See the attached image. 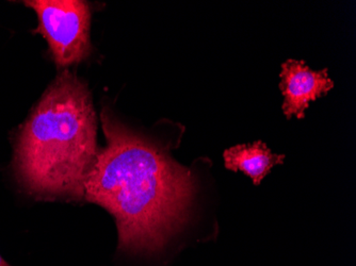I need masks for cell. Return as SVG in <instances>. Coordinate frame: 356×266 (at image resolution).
I'll list each match as a JSON object with an SVG mask.
<instances>
[{
	"mask_svg": "<svg viewBox=\"0 0 356 266\" xmlns=\"http://www.w3.org/2000/svg\"><path fill=\"white\" fill-rule=\"evenodd\" d=\"M107 145L86 178L83 198L115 217L119 251L154 253L189 219L197 179L167 149L102 113Z\"/></svg>",
	"mask_w": 356,
	"mask_h": 266,
	"instance_id": "1",
	"label": "cell"
},
{
	"mask_svg": "<svg viewBox=\"0 0 356 266\" xmlns=\"http://www.w3.org/2000/svg\"><path fill=\"white\" fill-rule=\"evenodd\" d=\"M97 119L87 85L65 71L44 93L22 128L14 169L28 193L83 198L95 163Z\"/></svg>",
	"mask_w": 356,
	"mask_h": 266,
	"instance_id": "2",
	"label": "cell"
},
{
	"mask_svg": "<svg viewBox=\"0 0 356 266\" xmlns=\"http://www.w3.org/2000/svg\"><path fill=\"white\" fill-rule=\"evenodd\" d=\"M37 12L40 32L51 48L59 67L80 63L91 51V11L80 0H35L25 1Z\"/></svg>",
	"mask_w": 356,
	"mask_h": 266,
	"instance_id": "3",
	"label": "cell"
},
{
	"mask_svg": "<svg viewBox=\"0 0 356 266\" xmlns=\"http://www.w3.org/2000/svg\"><path fill=\"white\" fill-rule=\"evenodd\" d=\"M280 89L284 95L283 112L288 119L293 115L304 119L311 101L334 88L327 69L314 71L304 61L287 60L282 64Z\"/></svg>",
	"mask_w": 356,
	"mask_h": 266,
	"instance_id": "4",
	"label": "cell"
},
{
	"mask_svg": "<svg viewBox=\"0 0 356 266\" xmlns=\"http://www.w3.org/2000/svg\"><path fill=\"white\" fill-rule=\"evenodd\" d=\"M225 167L229 171L242 172L249 176L255 185H259L274 166L283 164L284 155H275L264 142L241 144L226 149L223 153Z\"/></svg>",
	"mask_w": 356,
	"mask_h": 266,
	"instance_id": "5",
	"label": "cell"
},
{
	"mask_svg": "<svg viewBox=\"0 0 356 266\" xmlns=\"http://www.w3.org/2000/svg\"><path fill=\"white\" fill-rule=\"evenodd\" d=\"M0 266H12V265H10V264L8 263V262L6 261V260L3 259V258L1 257V256H0Z\"/></svg>",
	"mask_w": 356,
	"mask_h": 266,
	"instance_id": "6",
	"label": "cell"
}]
</instances>
